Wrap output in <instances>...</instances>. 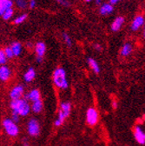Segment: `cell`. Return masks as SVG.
<instances>
[{
  "label": "cell",
  "instance_id": "7c38bea8",
  "mask_svg": "<svg viewBox=\"0 0 145 146\" xmlns=\"http://www.w3.org/2000/svg\"><path fill=\"white\" fill-rule=\"evenodd\" d=\"M12 5L11 0H0V16H2L7 9L11 8Z\"/></svg>",
  "mask_w": 145,
  "mask_h": 146
},
{
  "label": "cell",
  "instance_id": "f1b7e54d",
  "mask_svg": "<svg viewBox=\"0 0 145 146\" xmlns=\"http://www.w3.org/2000/svg\"><path fill=\"white\" fill-rule=\"evenodd\" d=\"M57 1L64 6H70V3L67 1V0H57Z\"/></svg>",
  "mask_w": 145,
  "mask_h": 146
},
{
  "label": "cell",
  "instance_id": "4316f807",
  "mask_svg": "<svg viewBox=\"0 0 145 146\" xmlns=\"http://www.w3.org/2000/svg\"><path fill=\"white\" fill-rule=\"evenodd\" d=\"M63 38H64V40L65 44H66L69 47H70V46L72 45L71 39H70V36H68V34H66V33H63Z\"/></svg>",
  "mask_w": 145,
  "mask_h": 146
},
{
  "label": "cell",
  "instance_id": "ba28073f",
  "mask_svg": "<svg viewBox=\"0 0 145 146\" xmlns=\"http://www.w3.org/2000/svg\"><path fill=\"white\" fill-rule=\"evenodd\" d=\"M11 77V70L9 67L5 65L0 66V80L1 81H7Z\"/></svg>",
  "mask_w": 145,
  "mask_h": 146
},
{
  "label": "cell",
  "instance_id": "836d02e7",
  "mask_svg": "<svg viewBox=\"0 0 145 146\" xmlns=\"http://www.w3.org/2000/svg\"><path fill=\"white\" fill-rule=\"evenodd\" d=\"M23 145H24V146H30L29 143H28V142H27L26 140H24V141L23 142Z\"/></svg>",
  "mask_w": 145,
  "mask_h": 146
},
{
  "label": "cell",
  "instance_id": "3957f363",
  "mask_svg": "<svg viewBox=\"0 0 145 146\" xmlns=\"http://www.w3.org/2000/svg\"><path fill=\"white\" fill-rule=\"evenodd\" d=\"M3 126L5 132L11 137H16L19 132V129L16 123H14L11 118H6L3 121Z\"/></svg>",
  "mask_w": 145,
  "mask_h": 146
},
{
  "label": "cell",
  "instance_id": "83f0119b",
  "mask_svg": "<svg viewBox=\"0 0 145 146\" xmlns=\"http://www.w3.org/2000/svg\"><path fill=\"white\" fill-rule=\"evenodd\" d=\"M11 120H12L14 123L19 122V114H17L16 112H13V111H12V114H11Z\"/></svg>",
  "mask_w": 145,
  "mask_h": 146
},
{
  "label": "cell",
  "instance_id": "5b68a950",
  "mask_svg": "<svg viewBox=\"0 0 145 146\" xmlns=\"http://www.w3.org/2000/svg\"><path fill=\"white\" fill-rule=\"evenodd\" d=\"M86 122L89 125L94 126L98 122V113L94 108H89L86 112Z\"/></svg>",
  "mask_w": 145,
  "mask_h": 146
},
{
  "label": "cell",
  "instance_id": "9c48e42d",
  "mask_svg": "<svg viewBox=\"0 0 145 146\" xmlns=\"http://www.w3.org/2000/svg\"><path fill=\"white\" fill-rule=\"evenodd\" d=\"M144 24V18L142 16L139 15V16H136L134 20L131 24V29L132 31H137L138 29L141 28V26H142Z\"/></svg>",
  "mask_w": 145,
  "mask_h": 146
},
{
  "label": "cell",
  "instance_id": "7a4b0ae2",
  "mask_svg": "<svg viewBox=\"0 0 145 146\" xmlns=\"http://www.w3.org/2000/svg\"><path fill=\"white\" fill-rule=\"evenodd\" d=\"M53 82L55 85L60 89L68 88V81L66 72L63 68H58L53 72Z\"/></svg>",
  "mask_w": 145,
  "mask_h": 146
},
{
  "label": "cell",
  "instance_id": "484cf974",
  "mask_svg": "<svg viewBox=\"0 0 145 146\" xmlns=\"http://www.w3.org/2000/svg\"><path fill=\"white\" fill-rule=\"evenodd\" d=\"M6 56H5V54L4 52V50H0V64L1 65H4L5 63H6Z\"/></svg>",
  "mask_w": 145,
  "mask_h": 146
},
{
  "label": "cell",
  "instance_id": "1f68e13d",
  "mask_svg": "<svg viewBox=\"0 0 145 146\" xmlns=\"http://www.w3.org/2000/svg\"><path fill=\"white\" fill-rule=\"evenodd\" d=\"M36 59H37L38 63H41L43 61V58H40V57H37V58H36Z\"/></svg>",
  "mask_w": 145,
  "mask_h": 146
},
{
  "label": "cell",
  "instance_id": "4dcf8cb0",
  "mask_svg": "<svg viewBox=\"0 0 145 146\" xmlns=\"http://www.w3.org/2000/svg\"><path fill=\"white\" fill-rule=\"evenodd\" d=\"M121 1V0H111V5H116V4H117L118 2H120Z\"/></svg>",
  "mask_w": 145,
  "mask_h": 146
},
{
  "label": "cell",
  "instance_id": "603a6c76",
  "mask_svg": "<svg viewBox=\"0 0 145 146\" xmlns=\"http://www.w3.org/2000/svg\"><path fill=\"white\" fill-rule=\"evenodd\" d=\"M64 117L63 116V114L59 111L58 112V119L55 121V125L56 126H60V125H62V123H64Z\"/></svg>",
  "mask_w": 145,
  "mask_h": 146
},
{
  "label": "cell",
  "instance_id": "30bf717a",
  "mask_svg": "<svg viewBox=\"0 0 145 146\" xmlns=\"http://www.w3.org/2000/svg\"><path fill=\"white\" fill-rule=\"evenodd\" d=\"M35 50H36V53H37V57L43 58V56L45 53V50H46L45 44L43 42L37 43V44L35 45Z\"/></svg>",
  "mask_w": 145,
  "mask_h": 146
},
{
  "label": "cell",
  "instance_id": "8992f818",
  "mask_svg": "<svg viewBox=\"0 0 145 146\" xmlns=\"http://www.w3.org/2000/svg\"><path fill=\"white\" fill-rule=\"evenodd\" d=\"M134 137L138 143L142 144V145L145 143V134L142 128L138 125L136 126L134 129Z\"/></svg>",
  "mask_w": 145,
  "mask_h": 146
},
{
  "label": "cell",
  "instance_id": "6da1fadb",
  "mask_svg": "<svg viewBox=\"0 0 145 146\" xmlns=\"http://www.w3.org/2000/svg\"><path fill=\"white\" fill-rule=\"evenodd\" d=\"M11 108L13 112H16L22 117L27 116L30 112V105L24 99L12 100L11 103Z\"/></svg>",
  "mask_w": 145,
  "mask_h": 146
},
{
  "label": "cell",
  "instance_id": "f546056e",
  "mask_svg": "<svg viewBox=\"0 0 145 146\" xmlns=\"http://www.w3.org/2000/svg\"><path fill=\"white\" fill-rule=\"evenodd\" d=\"M29 6L30 9H33L35 6H36V1L35 0H30V2H29Z\"/></svg>",
  "mask_w": 145,
  "mask_h": 146
},
{
  "label": "cell",
  "instance_id": "d590c367",
  "mask_svg": "<svg viewBox=\"0 0 145 146\" xmlns=\"http://www.w3.org/2000/svg\"><path fill=\"white\" fill-rule=\"evenodd\" d=\"M84 1H85V2H90L91 0H84Z\"/></svg>",
  "mask_w": 145,
  "mask_h": 146
},
{
  "label": "cell",
  "instance_id": "4fadbf2b",
  "mask_svg": "<svg viewBox=\"0 0 145 146\" xmlns=\"http://www.w3.org/2000/svg\"><path fill=\"white\" fill-rule=\"evenodd\" d=\"M124 23V18L122 17H117L111 25V30L113 31H117L120 30Z\"/></svg>",
  "mask_w": 145,
  "mask_h": 146
},
{
  "label": "cell",
  "instance_id": "8fae6325",
  "mask_svg": "<svg viewBox=\"0 0 145 146\" xmlns=\"http://www.w3.org/2000/svg\"><path fill=\"white\" fill-rule=\"evenodd\" d=\"M25 98L28 100H30L32 102L38 101V100L40 99V92L38 91V90L34 89V90H32L30 91V92L25 96Z\"/></svg>",
  "mask_w": 145,
  "mask_h": 146
},
{
  "label": "cell",
  "instance_id": "d6986e66",
  "mask_svg": "<svg viewBox=\"0 0 145 146\" xmlns=\"http://www.w3.org/2000/svg\"><path fill=\"white\" fill-rule=\"evenodd\" d=\"M131 51H132V45L129 43H127L122 46L121 50V55L123 57H127L131 53Z\"/></svg>",
  "mask_w": 145,
  "mask_h": 146
},
{
  "label": "cell",
  "instance_id": "cb8c5ba5",
  "mask_svg": "<svg viewBox=\"0 0 145 146\" xmlns=\"http://www.w3.org/2000/svg\"><path fill=\"white\" fill-rule=\"evenodd\" d=\"M16 4H17V6L20 9H25L27 6V2L25 0H17Z\"/></svg>",
  "mask_w": 145,
  "mask_h": 146
},
{
  "label": "cell",
  "instance_id": "52a82bcc",
  "mask_svg": "<svg viewBox=\"0 0 145 146\" xmlns=\"http://www.w3.org/2000/svg\"><path fill=\"white\" fill-rule=\"evenodd\" d=\"M24 93V87L22 85H17L12 90H11L10 97L12 100H17V99H20Z\"/></svg>",
  "mask_w": 145,
  "mask_h": 146
},
{
  "label": "cell",
  "instance_id": "9a60e30c",
  "mask_svg": "<svg viewBox=\"0 0 145 146\" xmlns=\"http://www.w3.org/2000/svg\"><path fill=\"white\" fill-rule=\"evenodd\" d=\"M11 50H12V53H13V56H19L21 51H22V45L17 43V42H14L11 44V45L10 46Z\"/></svg>",
  "mask_w": 145,
  "mask_h": 146
},
{
  "label": "cell",
  "instance_id": "d4e9b609",
  "mask_svg": "<svg viewBox=\"0 0 145 146\" xmlns=\"http://www.w3.org/2000/svg\"><path fill=\"white\" fill-rule=\"evenodd\" d=\"M4 52H5V56H6L7 58H11L14 57V56H13V53H12V50H11V49L10 46L5 47Z\"/></svg>",
  "mask_w": 145,
  "mask_h": 146
},
{
  "label": "cell",
  "instance_id": "e0dca14e",
  "mask_svg": "<svg viewBox=\"0 0 145 146\" xmlns=\"http://www.w3.org/2000/svg\"><path fill=\"white\" fill-rule=\"evenodd\" d=\"M113 5H111V4H104L100 7V13L102 15H108L111 14L113 11Z\"/></svg>",
  "mask_w": 145,
  "mask_h": 146
},
{
  "label": "cell",
  "instance_id": "8d00e7d4",
  "mask_svg": "<svg viewBox=\"0 0 145 146\" xmlns=\"http://www.w3.org/2000/svg\"><path fill=\"white\" fill-rule=\"evenodd\" d=\"M11 1H12V0H11Z\"/></svg>",
  "mask_w": 145,
  "mask_h": 146
},
{
  "label": "cell",
  "instance_id": "5bb4252c",
  "mask_svg": "<svg viewBox=\"0 0 145 146\" xmlns=\"http://www.w3.org/2000/svg\"><path fill=\"white\" fill-rule=\"evenodd\" d=\"M59 111L63 114V116L64 117V118H66L67 117H69V115L70 113V104L69 102L62 103L61 108H60V111Z\"/></svg>",
  "mask_w": 145,
  "mask_h": 146
},
{
  "label": "cell",
  "instance_id": "7402d4cb",
  "mask_svg": "<svg viewBox=\"0 0 145 146\" xmlns=\"http://www.w3.org/2000/svg\"><path fill=\"white\" fill-rule=\"evenodd\" d=\"M27 14H22L20 16H19L17 17H16L14 19V24L16 25H19V24H22L23 22H24L27 18Z\"/></svg>",
  "mask_w": 145,
  "mask_h": 146
},
{
  "label": "cell",
  "instance_id": "44dd1931",
  "mask_svg": "<svg viewBox=\"0 0 145 146\" xmlns=\"http://www.w3.org/2000/svg\"><path fill=\"white\" fill-rule=\"evenodd\" d=\"M13 13H14V11H13L12 8L7 9V10L3 13V15H2L3 19H5V20H9L10 18L13 16Z\"/></svg>",
  "mask_w": 145,
  "mask_h": 146
},
{
  "label": "cell",
  "instance_id": "ac0fdd59",
  "mask_svg": "<svg viewBox=\"0 0 145 146\" xmlns=\"http://www.w3.org/2000/svg\"><path fill=\"white\" fill-rule=\"evenodd\" d=\"M88 64H89V67L91 68V70H92L95 73L98 74V73L100 72L99 65H98V64L97 63V61H96L95 59H93V58H88Z\"/></svg>",
  "mask_w": 145,
  "mask_h": 146
},
{
  "label": "cell",
  "instance_id": "2e32d148",
  "mask_svg": "<svg viewBox=\"0 0 145 146\" xmlns=\"http://www.w3.org/2000/svg\"><path fill=\"white\" fill-rule=\"evenodd\" d=\"M36 77V72L33 68L28 69V70L24 73V79L25 82H31Z\"/></svg>",
  "mask_w": 145,
  "mask_h": 146
},
{
  "label": "cell",
  "instance_id": "277c9868",
  "mask_svg": "<svg viewBox=\"0 0 145 146\" xmlns=\"http://www.w3.org/2000/svg\"><path fill=\"white\" fill-rule=\"evenodd\" d=\"M27 131L32 137H37L39 134V132H40V126H39V123L38 122L37 119L31 118L28 122Z\"/></svg>",
  "mask_w": 145,
  "mask_h": 146
},
{
  "label": "cell",
  "instance_id": "e575fe53",
  "mask_svg": "<svg viewBox=\"0 0 145 146\" xmlns=\"http://www.w3.org/2000/svg\"><path fill=\"white\" fill-rule=\"evenodd\" d=\"M101 3V0H96V4L97 5H99Z\"/></svg>",
  "mask_w": 145,
  "mask_h": 146
},
{
  "label": "cell",
  "instance_id": "ffe728a7",
  "mask_svg": "<svg viewBox=\"0 0 145 146\" xmlns=\"http://www.w3.org/2000/svg\"><path fill=\"white\" fill-rule=\"evenodd\" d=\"M42 109H43V103L40 99L33 102V104L31 105V110L35 113H39L42 111Z\"/></svg>",
  "mask_w": 145,
  "mask_h": 146
},
{
  "label": "cell",
  "instance_id": "d6a6232c",
  "mask_svg": "<svg viewBox=\"0 0 145 146\" xmlns=\"http://www.w3.org/2000/svg\"><path fill=\"white\" fill-rule=\"evenodd\" d=\"M95 48L97 50H101V45L99 44H95Z\"/></svg>",
  "mask_w": 145,
  "mask_h": 146
}]
</instances>
